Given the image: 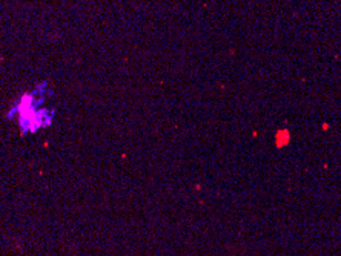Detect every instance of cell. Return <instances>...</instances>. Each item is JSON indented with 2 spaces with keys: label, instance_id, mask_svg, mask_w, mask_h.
Returning a JSON list of instances; mask_svg holds the SVG:
<instances>
[{
  "label": "cell",
  "instance_id": "obj_1",
  "mask_svg": "<svg viewBox=\"0 0 341 256\" xmlns=\"http://www.w3.org/2000/svg\"><path fill=\"white\" fill-rule=\"evenodd\" d=\"M289 141H290V132L287 129H278L275 132V146L278 147V149L287 146Z\"/></svg>",
  "mask_w": 341,
  "mask_h": 256
},
{
  "label": "cell",
  "instance_id": "obj_2",
  "mask_svg": "<svg viewBox=\"0 0 341 256\" xmlns=\"http://www.w3.org/2000/svg\"><path fill=\"white\" fill-rule=\"evenodd\" d=\"M327 127H329V124L324 123V124H323V130H327Z\"/></svg>",
  "mask_w": 341,
  "mask_h": 256
}]
</instances>
